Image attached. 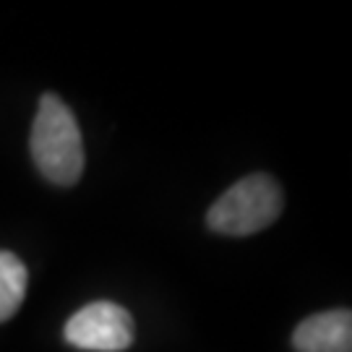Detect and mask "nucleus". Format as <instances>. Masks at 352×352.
Wrapping results in <instances>:
<instances>
[{
    "label": "nucleus",
    "instance_id": "nucleus-1",
    "mask_svg": "<svg viewBox=\"0 0 352 352\" xmlns=\"http://www.w3.org/2000/svg\"><path fill=\"white\" fill-rule=\"evenodd\" d=\"M32 157L45 180L74 186L84 173V141L74 113L58 94H42L32 126Z\"/></svg>",
    "mask_w": 352,
    "mask_h": 352
},
{
    "label": "nucleus",
    "instance_id": "nucleus-2",
    "mask_svg": "<svg viewBox=\"0 0 352 352\" xmlns=\"http://www.w3.org/2000/svg\"><path fill=\"white\" fill-rule=\"evenodd\" d=\"M285 206L282 188L272 175L253 173L238 180L235 186L217 199L206 212V225L222 235H253L264 227L274 225Z\"/></svg>",
    "mask_w": 352,
    "mask_h": 352
},
{
    "label": "nucleus",
    "instance_id": "nucleus-3",
    "mask_svg": "<svg viewBox=\"0 0 352 352\" xmlns=\"http://www.w3.org/2000/svg\"><path fill=\"white\" fill-rule=\"evenodd\" d=\"M63 337L78 350L123 352L133 344L136 329H133V318L123 305L110 300H94L68 318Z\"/></svg>",
    "mask_w": 352,
    "mask_h": 352
},
{
    "label": "nucleus",
    "instance_id": "nucleus-4",
    "mask_svg": "<svg viewBox=\"0 0 352 352\" xmlns=\"http://www.w3.org/2000/svg\"><path fill=\"white\" fill-rule=\"evenodd\" d=\"M292 347L298 352H352V314L324 311L308 316L292 331Z\"/></svg>",
    "mask_w": 352,
    "mask_h": 352
},
{
    "label": "nucleus",
    "instance_id": "nucleus-5",
    "mask_svg": "<svg viewBox=\"0 0 352 352\" xmlns=\"http://www.w3.org/2000/svg\"><path fill=\"white\" fill-rule=\"evenodd\" d=\"M26 274L24 261L11 251H0V324L8 321L24 302L26 295Z\"/></svg>",
    "mask_w": 352,
    "mask_h": 352
}]
</instances>
